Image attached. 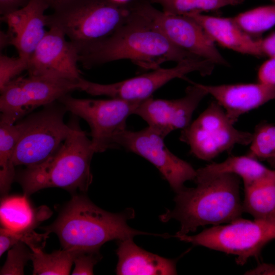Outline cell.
Instances as JSON below:
<instances>
[{
  "label": "cell",
  "instance_id": "cell-1",
  "mask_svg": "<svg viewBox=\"0 0 275 275\" xmlns=\"http://www.w3.org/2000/svg\"><path fill=\"white\" fill-rule=\"evenodd\" d=\"M127 20L112 33L79 50V62L86 68L120 60H128L147 70L163 63H176L195 56L173 43L135 8Z\"/></svg>",
  "mask_w": 275,
  "mask_h": 275
},
{
  "label": "cell",
  "instance_id": "cell-2",
  "mask_svg": "<svg viewBox=\"0 0 275 275\" xmlns=\"http://www.w3.org/2000/svg\"><path fill=\"white\" fill-rule=\"evenodd\" d=\"M240 178L232 174H197L195 187H185L176 193L175 208L161 215L163 222L178 221L176 235L195 232L200 226L228 224L241 217Z\"/></svg>",
  "mask_w": 275,
  "mask_h": 275
},
{
  "label": "cell",
  "instance_id": "cell-3",
  "mask_svg": "<svg viewBox=\"0 0 275 275\" xmlns=\"http://www.w3.org/2000/svg\"><path fill=\"white\" fill-rule=\"evenodd\" d=\"M134 216L132 208L113 213L98 207L84 195H74L54 223L43 229L56 234L63 249L89 253H99L104 243L113 240L140 235L166 237V234L144 232L130 227L127 221Z\"/></svg>",
  "mask_w": 275,
  "mask_h": 275
},
{
  "label": "cell",
  "instance_id": "cell-4",
  "mask_svg": "<svg viewBox=\"0 0 275 275\" xmlns=\"http://www.w3.org/2000/svg\"><path fill=\"white\" fill-rule=\"evenodd\" d=\"M95 153L91 140L79 125L54 154L16 172L15 179L28 197L49 187L86 192L93 180L90 164Z\"/></svg>",
  "mask_w": 275,
  "mask_h": 275
},
{
  "label": "cell",
  "instance_id": "cell-5",
  "mask_svg": "<svg viewBox=\"0 0 275 275\" xmlns=\"http://www.w3.org/2000/svg\"><path fill=\"white\" fill-rule=\"evenodd\" d=\"M47 15V26L61 30L79 50L104 38L122 24L132 10V0H62Z\"/></svg>",
  "mask_w": 275,
  "mask_h": 275
},
{
  "label": "cell",
  "instance_id": "cell-6",
  "mask_svg": "<svg viewBox=\"0 0 275 275\" xmlns=\"http://www.w3.org/2000/svg\"><path fill=\"white\" fill-rule=\"evenodd\" d=\"M67 112L57 100L16 123L19 135L13 156L15 166L40 164L58 150L79 125L75 118L69 124L64 122Z\"/></svg>",
  "mask_w": 275,
  "mask_h": 275
},
{
  "label": "cell",
  "instance_id": "cell-7",
  "mask_svg": "<svg viewBox=\"0 0 275 275\" xmlns=\"http://www.w3.org/2000/svg\"><path fill=\"white\" fill-rule=\"evenodd\" d=\"M181 241L236 256L243 265L251 257H258L263 248L275 239V218H237L227 225L213 226L194 235L174 236Z\"/></svg>",
  "mask_w": 275,
  "mask_h": 275
},
{
  "label": "cell",
  "instance_id": "cell-8",
  "mask_svg": "<svg viewBox=\"0 0 275 275\" xmlns=\"http://www.w3.org/2000/svg\"><path fill=\"white\" fill-rule=\"evenodd\" d=\"M58 101L68 112L85 120L89 124L92 147L95 153L117 148L120 135L126 129V120L134 114L142 100L78 99L70 94Z\"/></svg>",
  "mask_w": 275,
  "mask_h": 275
},
{
  "label": "cell",
  "instance_id": "cell-9",
  "mask_svg": "<svg viewBox=\"0 0 275 275\" xmlns=\"http://www.w3.org/2000/svg\"><path fill=\"white\" fill-rule=\"evenodd\" d=\"M252 135L235 128L215 101L181 130L179 139L189 146L197 158L210 161L236 145H249Z\"/></svg>",
  "mask_w": 275,
  "mask_h": 275
},
{
  "label": "cell",
  "instance_id": "cell-10",
  "mask_svg": "<svg viewBox=\"0 0 275 275\" xmlns=\"http://www.w3.org/2000/svg\"><path fill=\"white\" fill-rule=\"evenodd\" d=\"M81 80L31 75L14 78L0 90V122L14 124L37 107L80 91Z\"/></svg>",
  "mask_w": 275,
  "mask_h": 275
},
{
  "label": "cell",
  "instance_id": "cell-11",
  "mask_svg": "<svg viewBox=\"0 0 275 275\" xmlns=\"http://www.w3.org/2000/svg\"><path fill=\"white\" fill-rule=\"evenodd\" d=\"M215 64L199 57L177 63L172 68H158L127 79L109 84L91 82L82 78L81 91L93 96H107L130 101L143 100L152 97L157 90L176 78H184L193 72L202 76L210 75Z\"/></svg>",
  "mask_w": 275,
  "mask_h": 275
},
{
  "label": "cell",
  "instance_id": "cell-12",
  "mask_svg": "<svg viewBox=\"0 0 275 275\" xmlns=\"http://www.w3.org/2000/svg\"><path fill=\"white\" fill-rule=\"evenodd\" d=\"M134 4L135 9L177 46L215 65H229L214 41L194 19L159 10L149 0H134Z\"/></svg>",
  "mask_w": 275,
  "mask_h": 275
},
{
  "label": "cell",
  "instance_id": "cell-13",
  "mask_svg": "<svg viewBox=\"0 0 275 275\" xmlns=\"http://www.w3.org/2000/svg\"><path fill=\"white\" fill-rule=\"evenodd\" d=\"M117 147H123L153 164L177 193L185 186V182L194 181L197 170L169 150L164 138L149 126L138 131L126 129L119 137Z\"/></svg>",
  "mask_w": 275,
  "mask_h": 275
},
{
  "label": "cell",
  "instance_id": "cell-14",
  "mask_svg": "<svg viewBox=\"0 0 275 275\" xmlns=\"http://www.w3.org/2000/svg\"><path fill=\"white\" fill-rule=\"evenodd\" d=\"M190 82L183 97L171 100L150 97L141 101L134 114L164 139L174 130L184 129L191 122L193 113L201 101L208 95L199 84Z\"/></svg>",
  "mask_w": 275,
  "mask_h": 275
},
{
  "label": "cell",
  "instance_id": "cell-15",
  "mask_svg": "<svg viewBox=\"0 0 275 275\" xmlns=\"http://www.w3.org/2000/svg\"><path fill=\"white\" fill-rule=\"evenodd\" d=\"M79 52L59 29L50 27L29 61V75L80 81Z\"/></svg>",
  "mask_w": 275,
  "mask_h": 275
},
{
  "label": "cell",
  "instance_id": "cell-16",
  "mask_svg": "<svg viewBox=\"0 0 275 275\" xmlns=\"http://www.w3.org/2000/svg\"><path fill=\"white\" fill-rule=\"evenodd\" d=\"M199 84L215 98L233 124L242 115L275 99V86L259 82L219 85Z\"/></svg>",
  "mask_w": 275,
  "mask_h": 275
},
{
  "label": "cell",
  "instance_id": "cell-17",
  "mask_svg": "<svg viewBox=\"0 0 275 275\" xmlns=\"http://www.w3.org/2000/svg\"><path fill=\"white\" fill-rule=\"evenodd\" d=\"M196 20L214 41L235 51L255 57L263 56L259 39L243 31L232 18L218 17L192 12L185 15Z\"/></svg>",
  "mask_w": 275,
  "mask_h": 275
},
{
  "label": "cell",
  "instance_id": "cell-18",
  "mask_svg": "<svg viewBox=\"0 0 275 275\" xmlns=\"http://www.w3.org/2000/svg\"><path fill=\"white\" fill-rule=\"evenodd\" d=\"M119 275L177 274V261L147 252L138 246L133 238L118 240L116 251Z\"/></svg>",
  "mask_w": 275,
  "mask_h": 275
},
{
  "label": "cell",
  "instance_id": "cell-19",
  "mask_svg": "<svg viewBox=\"0 0 275 275\" xmlns=\"http://www.w3.org/2000/svg\"><path fill=\"white\" fill-rule=\"evenodd\" d=\"M49 6L43 0H30L22 8L21 18L11 36V45L16 48L18 56L30 60L47 31V15Z\"/></svg>",
  "mask_w": 275,
  "mask_h": 275
},
{
  "label": "cell",
  "instance_id": "cell-20",
  "mask_svg": "<svg viewBox=\"0 0 275 275\" xmlns=\"http://www.w3.org/2000/svg\"><path fill=\"white\" fill-rule=\"evenodd\" d=\"M27 197L25 195L15 196L2 200L0 217L3 228L17 232H30L49 216L47 208L35 211Z\"/></svg>",
  "mask_w": 275,
  "mask_h": 275
},
{
  "label": "cell",
  "instance_id": "cell-21",
  "mask_svg": "<svg viewBox=\"0 0 275 275\" xmlns=\"http://www.w3.org/2000/svg\"><path fill=\"white\" fill-rule=\"evenodd\" d=\"M229 173L238 176L244 187L249 186L265 179L275 174L259 160L249 155L232 156L219 163H212L197 170L199 175Z\"/></svg>",
  "mask_w": 275,
  "mask_h": 275
},
{
  "label": "cell",
  "instance_id": "cell-22",
  "mask_svg": "<svg viewBox=\"0 0 275 275\" xmlns=\"http://www.w3.org/2000/svg\"><path fill=\"white\" fill-rule=\"evenodd\" d=\"M244 188L243 212L254 219L275 218V174Z\"/></svg>",
  "mask_w": 275,
  "mask_h": 275
},
{
  "label": "cell",
  "instance_id": "cell-23",
  "mask_svg": "<svg viewBox=\"0 0 275 275\" xmlns=\"http://www.w3.org/2000/svg\"><path fill=\"white\" fill-rule=\"evenodd\" d=\"M19 132L16 124L0 122V191L7 194L15 179L16 172L13 161Z\"/></svg>",
  "mask_w": 275,
  "mask_h": 275
},
{
  "label": "cell",
  "instance_id": "cell-24",
  "mask_svg": "<svg viewBox=\"0 0 275 275\" xmlns=\"http://www.w3.org/2000/svg\"><path fill=\"white\" fill-rule=\"evenodd\" d=\"M42 249L38 248L31 250L33 274H69L74 258L80 252L63 249L51 254H46Z\"/></svg>",
  "mask_w": 275,
  "mask_h": 275
},
{
  "label": "cell",
  "instance_id": "cell-25",
  "mask_svg": "<svg viewBox=\"0 0 275 275\" xmlns=\"http://www.w3.org/2000/svg\"><path fill=\"white\" fill-rule=\"evenodd\" d=\"M152 4L160 5L166 13L185 15L192 12L211 11L222 8L236 6L244 0H149Z\"/></svg>",
  "mask_w": 275,
  "mask_h": 275
},
{
  "label": "cell",
  "instance_id": "cell-26",
  "mask_svg": "<svg viewBox=\"0 0 275 275\" xmlns=\"http://www.w3.org/2000/svg\"><path fill=\"white\" fill-rule=\"evenodd\" d=\"M249 34H257L275 25V5L259 7L232 17Z\"/></svg>",
  "mask_w": 275,
  "mask_h": 275
},
{
  "label": "cell",
  "instance_id": "cell-27",
  "mask_svg": "<svg viewBox=\"0 0 275 275\" xmlns=\"http://www.w3.org/2000/svg\"><path fill=\"white\" fill-rule=\"evenodd\" d=\"M252 134L247 155L259 161L266 160L275 168V126L261 124Z\"/></svg>",
  "mask_w": 275,
  "mask_h": 275
},
{
  "label": "cell",
  "instance_id": "cell-28",
  "mask_svg": "<svg viewBox=\"0 0 275 275\" xmlns=\"http://www.w3.org/2000/svg\"><path fill=\"white\" fill-rule=\"evenodd\" d=\"M22 241H19L9 250L6 261L2 268L1 275H20L24 274V267L31 260V252Z\"/></svg>",
  "mask_w": 275,
  "mask_h": 275
},
{
  "label": "cell",
  "instance_id": "cell-29",
  "mask_svg": "<svg viewBox=\"0 0 275 275\" xmlns=\"http://www.w3.org/2000/svg\"><path fill=\"white\" fill-rule=\"evenodd\" d=\"M29 60L18 57L0 56V90L24 70H27Z\"/></svg>",
  "mask_w": 275,
  "mask_h": 275
},
{
  "label": "cell",
  "instance_id": "cell-30",
  "mask_svg": "<svg viewBox=\"0 0 275 275\" xmlns=\"http://www.w3.org/2000/svg\"><path fill=\"white\" fill-rule=\"evenodd\" d=\"M99 253L79 252L74 258L72 275L93 274L94 265L100 260Z\"/></svg>",
  "mask_w": 275,
  "mask_h": 275
},
{
  "label": "cell",
  "instance_id": "cell-31",
  "mask_svg": "<svg viewBox=\"0 0 275 275\" xmlns=\"http://www.w3.org/2000/svg\"><path fill=\"white\" fill-rule=\"evenodd\" d=\"M26 232H17L5 228L0 230V256L19 241L23 242Z\"/></svg>",
  "mask_w": 275,
  "mask_h": 275
},
{
  "label": "cell",
  "instance_id": "cell-32",
  "mask_svg": "<svg viewBox=\"0 0 275 275\" xmlns=\"http://www.w3.org/2000/svg\"><path fill=\"white\" fill-rule=\"evenodd\" d=\"M258 78L259 82L275 86V58H270L262 65Z\"/></svg>",
  "mask_w": 275,
  "mask_h": 275
},
{
  "label": "cell",
  "instance_id": "cell-33",
  "mask_svg": "<svg viewBox=\"0 0 275 275\" xmlns=\"http://www.w3.org/2000/svg\"><path fill=\"white\" fill-rule=\"evenodd\" d=\"M30 0H0V13L7 15L25 7Z\"/></svg>",
  "mask_w": 275,
  "mask_h": 275
},
{
  "label": "cell",
  "instance_id": "cell-34",
  "mask_svg": "<svg viewBox=\"0 0 275 275\" xmlns=\"http://www.w3.org/2000/svg\"><path fill=\"white\" fill-rule=\"evenodd\" d=\"M259 44L263 56L275 58V32L271 33L264 39H260Z\"/></svg>",
  "mask_w": 275,
  "mask_h": 275
},
{
  "label": "cell",
  "instance_id": "cell-35",
  "mask_svg": "<svg viewBox=\"0 0 275 275\" xmlns=\"http://www.w3.org/2000/svg\"><path fill=\"white\" fill-rule=\"evenodd\" d=\"M245 274L275 275V265L269 263H261L256 268L246 271Z\"/></svg>",
  "mask_w": 275,
  "mask_h": 275
},
{
  "label": "cell",
  "instance_id": "cell-36",
  "mask_svg": "<svg viewBox=\"0 0 275 275\" xmlns=\"http://www.w3.org/2000/svg\"><path fill=\"white\" fill-rule=\"evenodd\" d=\"M47 3L50 7L53 8L58 4L60 3L62 0H43Z\"/></svg>",
  "mask_w": 275,
  "mask_h": 275
},
{
  "label": "cell",
  "instance_id": "cell-37",
  "mask_svg": "<svg viewBox=\"0 0 275 275\" xmlns=\"http://www.w3.org/2000/svg\"><path fill=\"white\" fill-rule=\"evenodd\" d=\"M112 1L119 4H126L129 3L131 0H112Z\"/></svg>",
  "mask_w": 275,
  "mask_h": 275
}]
</instances>
